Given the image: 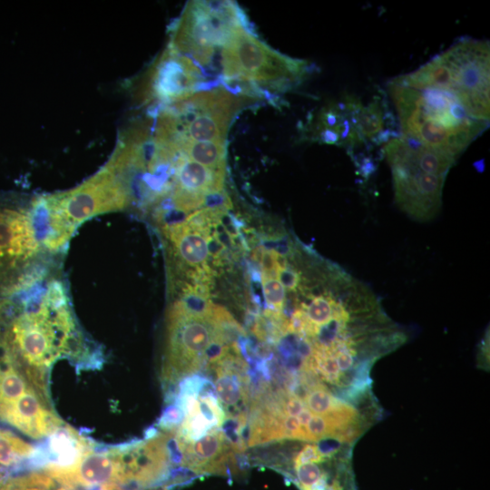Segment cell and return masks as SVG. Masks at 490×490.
I'll use <instances>...</instances> for the list:
<instances>
[{
	"label": "cell",
	"mask_w": 490,
	"mask_h": 490,
	"mask_svg": "<svg viewBox=\"0 0 490 490\" xmlns=\"http://www.w3.org/2000/svg\"><path fill=\"white\" fill-rule=\"evenodd\" d=\"M0 351L47 375L60 359L83 369L103 363L101 348L76 317L62 265L20 291L0 298Z\"/></svg>",
	"instance_id": "1"
},
{
	"label": "cell",
	"mask_w": 490,
	"mask_h": 490,
	"mask_svg": "<svg viewBox=\"0 0 490 490\" xmlns=\"http://www.w3.org/2000/svg\"><path fill=\"white\" fill-rule=\"evenodd\" d=\"M404 138L458 158L488 126L471 117L458 98L446 91L387 84Z\"/></svg>",
	"instance_id": "2"
},
{
	"label": "cell",
	"mask_w": 490,
	"mask_h": 490,
	"mask_svg": "<svg viewBox=\"0 0 490 490\" xmlns=\"http://www.w3.org/2000/svg\"><path fill=\"white\" fill-rule=\"evenodd\" d=\"M34 218L45 249L63 257L76 230L87 220L130 208L128 193L104 164L82 184L32 198Z\"/></svg>",
	"instance_id": "3"
},
{
	"label": "cell",
	"mask_w": 490,
	"mask_h": 490,
	"mask_svg": "<svg viewBox=\"0 0 490 490\" xmlns=\"http://www.w3.org/2000/svg\"><path fill=\"white\" fill-rule=\"evenodd\" d=\"M489 42L464 38L417 70L396 77L407 86L455 94L467 113L489 122Z\"/></svg>",
	"instance_id": "4"
},
{
	"label": "cell",
	"mask_w": 490,
	"mask_h": 490,
	"mask_svg": "<svg viewBox=\"0 0 490 490\" xmlns=\"http://www.w3.org/2000/svg\"><path fill=\"white\" fill-rule=\"evenodd\" d=\"M63 257L44 246L33 212L32 199L0 201V298L11 296L62 265Z\"/></svg>",
	"instance_id": "5"
},
{
	"label": "cell",
	"mask_w": 490,
	"mask_h": 490,
	"mask_svg": "<svg viewBox=\"0 0 490 490\" xmlns=\"http://www.w3.org/2000/svg\"><path fill=\"white\" fill-rule=\"evenodd\" d=\"M49 375L0 351V421L34 438H48L65 424L49 392Z\"/></svg>",
	"instance_id": "6"
},
{
	"label": "cell",
	"mask_w": 490,
	"mask_h": 490,
	"mask_svg": "<svg viewBox=\"0 0 490 490\" xmlns=\"http://www.w3.org/2000/svg\"><path fill=\"white\" fill-rule=\"evenodd\" d=\"M220 65L227 81L289 87L305 74L306 63L281 54L236 25L221 45Z\"/></svg>",
	"instance_id": "7"
},
{
	"label": "cell",
	"mask_w": 490,
	"mask_h": 490,
	"mask_svg": "<svg viewBox=\"0 0 490 490\" xmlns=\"http://www.w3.org/2000/svg\"><path fill=\"white\" fill-rule=\"evenodd\" d=\"M241 18L237 6L230 2H191L172 33L169 46L197 65H206L215 48L221 46L230 31L242 24Z\"/></svg>",
	"instance_id": "8"
},
{
	"label": "cell",
	"mask_w": 490,
	"mask_h": 490,
	"mask_svg": "<svg viewBox=\"0 0 490 490\" xmlns=\"http://www.w3.org/2000/svg\"><path fill=\"white\" fill-rule=\"evenodd\" d=\"M384 154L391 170L394 200L397 207L416 221L434 220L442 207L446 177L426 173L394 154Z\"/></svg>",
	"instance_id": "9"
},
{
	"label": "cell",
	"mask_w": 490,
	"mask_h": 490,
	"mask_svg": "<svg viewBox=\"0 0 490 490\" xmlns=\"http://www.w3.org/2000/svg\"><path fill=\"white\" fill-rule=\"evenodd\" d=\"M201 79L199 65L168 46L150 71L145 98L167 103L181 101L193 94Z\"/></svg>",
	"instance_id": "10"
},
{
	"label": "cell",
	"mask_w": 490,
	"mask_h": 490,
	"mask_svg": "<svg viewBox=\"0 0 490 490\" xmlns=\"http://www.w3.org/2000/svg\"><path fill=\"white\" fill-rule=\"evenodd\" d=\"M179 440V439H178ZM181 467L197 476L203 475H231L239 471L235 463V453L228 444L220 428L211 429L204 436L192 443H182Z\"/></svg>",
	"instance_id": "11"
},
{
	"label": "cell",
	"mask_w": 490,
	"mask_h": 490,
	"mask_svg": "<svg viewBox=\"0 0 490 490\" xmlns=\"http://www.w3.org/2000/svg\"><path fill=\"white\" fill-rule=\"evenodd\" d=\"M224 173L225 169H211L195 162L180 150L174 164L172 190L178 189L203 196L220 193Z\"/></svg>",
	"instance_id": "12"
},
{
	"label": "cell",
	"mask_w": 490,
	"mask_h": 490,
	"mask_svg": "<svg viewBox=\"0 0 490 490\" xmlns=\"http://www.w3.org/2000/svg\"><path fill=\"white\" fill-rule=\"evenodd\" d=\"M172 138L190 160L211 169H225V142H194L175 134Z\"/></svg>",
	"instance_id": "13"
},
{
	"label": "cell",
	"mask_w": 490,
	"mask_h": 490,
	"mask_svg": "<svg viewBox=\"0 0 490 490\" xmlns=\"http://www.w3.org/2000/svg\"><path fill=\"white\" fill-rule=\"evenodd\" d=\"M36 448L14 432L0 428V466L14 467L35 458Z\"/></svg>",
	"instance_id": "14"
},
{
	"label": "cell",
	"mask_w": 490,
	"mask_h": 490,
	"mask_svg": "<svg viewBox=\"0 0 490 490\" xmlns=\"http://www.w3.org/2000/svg\"><path fill=\"white\" fill-rule=\"evenodd\" d=\"M355 122L363 142H377L379 137L384 136L385 113L380 102L376 99L366 106L359 103L355 113Z\"/></svg>",
	"instance_id": "15"
},
{
	"label": "cell",
	"mask_w": 490,
	"mask_h": 490,
	"mask_svg": "<svg viewBox=\"0 0 490 490\" xmlns=\"http://www.w3.org/2000/svg\"><path fill=\"white\" fill-rule=\"evenodd\" d=\"M60 483L44 469L32 470L7 477L0 490H59Z\"/></svg>",
	"instance_id": "16"
},
{
	"label": "cell",
	"mask_w": 490,
	"mask_h": 490,
	"mask_svg": "<svg viewBox=\"0 0 490 490\" xmlns=\"http://www.w3.org/2000/svg\"><path fill=\"white\" fill-rule=\"evenodd\" d=\"M303 402L312 414L319 416L336 413L346 404L336 398L322 384L310 387L307 391Z\"/></svg>",
	"instance_id": "17"
},
{
	"label": "cell",
	"mask_w": 490,
	"mask_h": 490,
	"mask_svg": "<svg viewBox=\"0 0 490 490\" xmlns=\"http://www.w3.org/2000/svg\"><path fill=\"white\" fill-rule=\"evenodd\" d=\"M262 290L270 309L282 311L287 299V289L278 279V276L261 274Z\"/></svg>",
	"instance_id": "18"
},
{
	"label": "cell",
	"mask_w": 490,
	"mask_h": 490,
	"mask_svg": "<svg viewBox=\"0 0 490 490\" xmlns=\"http://www.w3.org/2000/svg\"><path fill=\"white\" fill-rule=\"evenodd\" d=\"M327 460L328 459L320 452L318 445L307 444L292 458L291 470L286 476L288 477L294 468L301 465L309 463L322 464Z\"/></svg>",
	"instance_id": "19"
},
{
	"label": "cell",
	"mask_w": 490,
	"mask_h": 490,
	"mask_svg": "<svg viewBox=\"0 0 490 490\" xmlns=\"http://www.w3.org/2000/svg\"><path fill=\"white\" fill-rule=\"evenodd\" d=\"M182 418V411L174 404H170L159 418L157 426L164 431L173 430L179 426Z\"/></svg>",
	"instance_id": "20"
},
{
	"label": "cell",
	"mask_w": 490,
	"mask_h": 490,
	"mask_svg": "<svg viewBox=\"0 0 490 490\" xmlns=\"http://www.w3.org/2000/svg\"><path fill=\"white\" fill-rule=\"evenodd\" d=\"M169 488H170L169 486L165 485H162L153 486L145 490H169Z\"/></svg>",
	"instance_id": "21"
}]
</instances>
